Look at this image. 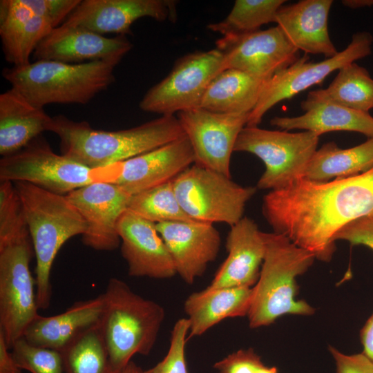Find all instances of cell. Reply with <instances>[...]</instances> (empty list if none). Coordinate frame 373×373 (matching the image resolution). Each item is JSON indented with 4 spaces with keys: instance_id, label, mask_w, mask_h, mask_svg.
I'll list each match as a JSON object with an SVG mask.
<instances>
[{
    "instance_id": "obj_18",
    "label": "cell",
    "mask_w": 373,
    "mask_h": 373,
    "mask_svg": "<svg viewBox=\"0 0 373 373\" xmlns=\"http://www.w3.org/2000/svg\"><path fill=\"white\" fill-rule=\"evenodd\" d=\"M155 227L177 274L187 284L202 276L218 255L221 237L211 223L175 221L156 223Z\"/></svg>"
},
{
    "instance_id": "obj_31",
    "label": "cell",
    "mask_w": 373,
    "mask_h": 373,
    "mask_svg": "<svg viewBox=\"0 0 373 373\" xmlns=\"http://www.w3.org/2000/svg\"><path fill=\"white\" fill-rule=\"evenodd\" d=\"M285 0H236L229 14L207 28L222 37L243 35L276 22V14Z\"/></svg>"
},
{
    "instance_id": "obj_20",
    "label": "cell",
    "mask_w": 373,
    "mask_h": 373,
    "mask_svg": "<svg viewBox=\"0 0 373 373\" xmlns=\"http://www.w3.org/2000/svg\"><path fill=\"white\" fill-rule=\"evenodd\" d=\"M194 162L192 146L184 135L119 162L118 175L113 183L133 195L173 180Z\"/></svg>"
},
{
    "instance_id": "obj_3",
    "label": "cell",
    "mask_w": 373,
    "mask_h": 373,
    "mask_svg": "<svg viewBox=\"0 0 373 373\" xmlns=\"http://www.w3.org/2000/svg\"><path fill=\"white\" fill-rule=\"evenodd\" d=\"M264 238L265 254L247 315L253 329L268 326L284 315L315 312L305 300L296 299V278L312 265L314 255L283 235L264 233Z\"/></svg>"
},
{
    "instance_id": "obj_45",
    "label": "cell",
    "mask_w": 373,
    "mask_h": 373,
    "mask_svg": "<svg viewBox=\"0 0 373 373\" xmlns=\"http://www.w3.org/2000/svg\"><path fill=\"white\" fill-rule=\"evenodd\" d=\"M257 373H278L276 367H268L264 365L262 366Z\"/></svg>"
},
{
    "instance_id": "obj_30",
    "label": "cell",
    "mask_w": 373,
    "mask_h": 373,
    "mask_svg": "<svg viewBox=\"0 0 373 373\" xmlns=\"http://www.w3.org/2000/svg\"><path fill=\"white\" fill-rule=\"evenodd\" d=\"M373 167V138L348 149L334 142L317 149L309 161L304 178L318 182L358 175Z\"/></svg>"
},
{
    "instance_id": "obj_33",
    "label": "cell",
    "mask_w": 373,
    "mask_h": 373,
    "mask_svg": "<svg viewBox=\"0 0 373 373\" xmlns=\"http://www.w3.org/2000/svg\"><path fill=\"white\" fill-rule=\"evenodd\" d=\"M127 209L155 224L195 221L181 207L173 180L131 195Z\"/></svg>"
},
{
    "instance_id": "obj_24",
    "label": "cell",
    "mask_w": 373,
    "mask_h": 373,
    "mask_svg": "<svg viewBox=\"0 0 373 373\" xmlns=\"http://www.w3.org/2000/svg\"><path fill=\"white\" fill-rule=\"evenodd\" d=\"M53 28L21 0L0 1V37L6 60L19 66L30 58Z\"/></svg>"
},
{
    "instance_id": "obj_38",
    "label": "cell",
    "mask_w": 373,
    "mask_h": 373,
    "mask_svg": "<svg viewBox=\"0 0 373 373\" xmlns=\"http://www.w3.org/2000/svg\"><path fill=\"white\" fill-rule=\"evenodd\" d=\"M265 364L252 348L239 350L213 364L218 373H257Z\"/></svg>"
},
{
    "instance_id": "obj_5",
    "label": "cell",
    "mask_w": 373,
    "mask_h": 373,
    "mask_svg": "<svg viewBox=\"0 0 373 373\" xmlns=\"http://www.w3.org/2000/svg\"><path fill=\"white\" fill-rule=\"evenodd\" d=\"M118 64L110 60L80 64L36 60L5 68L2 76L12 88L39 107L51 104H86L113 83Z\"/></svg>"
},
{
    "instance_id": "obj_2",
    "label": "cell",
    "mask_w": 373,
    "mask_h": 373,
    "mask_svg": "<svg viewBox=\"0 0 373 373\" xmlns=\"http://www.w3.org/2000/svg\"><path fill=\"white\" fill-rule=\"evenodd\" d=\"M48 131L60 139L61 154L90 169H102L143 154L185 135L177 117L161 115L118 131L95 129L85 121L52 117Z\"/></svg>"
},
{
    "instance_id": "obj_13",
    "label": "cell",
    "mask_w": 373,
    "mask_h": 373,
    "mask_svg": "<svg viewBox=\"0 0 373 373\" xmlns=\"http://www.w3.org/2000/svg\"><path fill=\"white\" fill-rule=\"evenodd\" d=\"M249 115L218 113L200 107L178 113V121L193 149L194 164L231 177V157Z\"/></svg>"
},
{
    "instance_id": "obj_15",
    "label": "cell",
    "mask_w": 373,
    "mask_h": 373,
    "mask_svg": "<svg viewBox=\"0 0 373 373\" xmlns=\"http://www.w3.org/2000/svg\"><path fill=\"white\" fill-rule=\"evenodd\" d=\"M87 224L84 244L99 251H112L120 243L117 224L131 195L111 182H95L65 195Z\"/></svg>"
},
{
    "instance_id": "obj_35",
    "label": "cell",
    "mask_w": 373,
    "mask_h": 373,
    "mask_svg": "<svg viewBox=\"0 0 373 373\" xmlns=\"http://www.w3.org/2000/svg\"><path fill=\"white\" fill-rule=\"evenodd\" d=\"M18 366L30 373H66L60 352L32 345L23 338L12 347Z\"/></svg>"
},
{
    "instance_id": "obj_34",
    "label": "cell",
    "mask_w": 373,
    "mask_h": 373,
    "mask_svg": "<svg viewBox=\"0 0 373 373\" xmlns=\"http://www.w3.org/2000/svg\"><path fill=\"white\" fill-rule=\"evenodd\" d=\"M30 236L21 198L12 182L0 184V246Z\"/></svg>"
},
{
    "instance_id": "obj_26",
    "label": "cell",
    "mask_w": 373,
    "mask_h": 373,
    "mask_svg": "<svg viewBox=\"0 0 373 373\" xmlns=\"http://www.w3.org/2000/svg\"><path fill=\"white\" fill-rule=\"evenodd\" d=\"M252 287L211 288L190 294L184 310L189 322L188 338L200 336L222 321L247 316Z\"/></svg>"
},
{
    "instance_id": "obj_32",
    "label": "cell",
    "mask_w": 373,
    "mask_h": 373,
    "mask_svg": "<svg viewBox=\"0 0 373 373\" xmlns=\"http://www.w3.org/2000/svg\"><path fill=\"white\" fill-rule=\"evenodd\" d=\"M66 373H122L112 365L99 326L85 332L61 352Z\"/></svg>"
},
{
    "instance_id": "obj_27",
    "label": "cell",
    "mask_w": 373,
    "mask_h": 373,
    "mask_svg": "<svg viewBox=\"0 0 373 373\" xmlns=\"http://www.w3.org/2000/svg\"><path fill=\"white\" fill-rule=\"evenodd\" d=\"M270 124L287 131H311L319 137L331 131H354L373 138V117L369 113L332 103L315 104L298 117H274Z\"/></svg>"
},
{
    "instance_id": "obj_23",
    "label": "cell",
    "mask_w": 373,
    "mask_h": 373,
    "mask_svg": "<svg viewBox=\"0 0 373 373\" xmlns=\"http://www.w3.org/2000/svg\"><path fill=\"white\" fill-rule=\"evenodd\" d=\"M332 3V0H302L282 6L275 23L298 50L332 58L338 53L328 32Z\"/></svg>"
},
{
    "instance_id": "obj_22",
    "label": "cell",
    "mask_w": 373,
    "mask_h": 373,
    "mask_svg": "<svg viewBox=\"0 0 373 373\" xmlns=\"http://www.w3.org/2000/svg\"><path fill=\"white\" fill-rule=\"evenodd\" d=\"M104 310L103 294L73 303L51 316L39 314L26 329L23 338L30 344L62 352L88 330L100 325Z\"/></svg>"
},
{
    "instance_id": "obj_12",
    "label": "cell",
    "mask_w": 373,
    "mask_h": 373,
    "mask_svg": "<svg viewBox=\"0 0 373 373\" xmlns=\"http://www.w3.org/2000/svg\"><path fill=\"white\" fill-rule=\"evenodd\" d=\"M373 37L368 32L354 34L349 45L341 52L320 62H309L306 55L264 83L258 102L250 113L246 126H258L265 114L274 105L293 97L307 88L321 83L325 77L344 66L364 58L372 52Z\"/></svg>"
},
{
    "instance_id": "obj_42",
    "label": "cell",
    "mask_w": 373,
    "mask_h": 373,
    "mask_svg": "<svg viewBox=\"0 0 373 373\" xmlns=\"http://www.w3.org/2000/svg\"><path fill=\"white\" fill-rule=\"evenodd\" d=\"M360 338L363 353L373 361V313L361 329Z\"/></svg>"
},
{
    "instance_id": "obj_19",
    "label": "cell",
    "mask_w": 373,
    "mask_h": 373,
    "mask_svg": "<svg viewBox=\"0 0 373 373\" xmlns=\"http://www.w3.org/2000/svg\"><path fill=\"white\" fill-rule=\"evenodd\" d=\"M117 230L130 276L166 279L177 275L155 223L126 209L119 220Z\"/></svg>"
},
{
    "instance_id": "obj_14",
    "label": "cell",
    "mask_w": 373,
    "mask_h": 373,
    "mask_svg": "<svg viewBox=\"0 0 373 373\" xmlns=\"http://www.w3.org/2000/svg\"><path fill=\"white\" fill-rule=\"evenodd\" d=\"M216 45L224 55L227 69L238 70L264 82L299 58V50L278 26L222 37Z\"/></svg>"
},
{
    "instance_id": "obj_7",
    "label": "cell",
    "mask_w": 373,
    "mask_h": 373,
    "mask_svg": "<svg viewBox=\"0 0 373 373\" xmlns=\"http://www.w3.org/2000/svg\"><path fill=\"white\" fill-rule=\"evenodd\" d=\"M118 171V163L90 169L58 155L41 135L23 149L0 160L1 181L26 182L64 195L92 183H113Z\"/></svg>"
},
{
    "instance_id": "obj_44",
    "label": "cell",
    "mask_w": 373,
    "mask_h": 373,
    "mask_svg": "<svg viewBox=\"0 0 373 373\" xmlns=\"http://www.w3.org/2000/svg\"><path fill=\"white\" fill-rule=\"evenodd\" d=\"M142 370L132 361L126 366L122 373H143Z\"/></svg>"
},
{
    "instance_id": "obj_25",
    "label": "cell",
    "mask_w": 373,
    "mask_h": 373,
    "mask_svg": "<svg viewBox=\"0 0 373 373\" xmlns=\"http://www.w3.org/2000/svg\"><path fill=\"white\" fill-rule=\"evenodd\" d=\"M52 117L12 88L0 95V154L12 155L48 131Z\"/></svg>"
},
{
    "instance_id": "obj_6",
    "label": "cell",
    "mask_w": 373,
    "mask_h": 373,
    "mask_svg": "<svg viewBox=\"0 0 373 373\" xmlns=\"http://www.w3.org/2000/svg\"><path fill=\"white\" fill-rule=\"evenodd\" d=\"M103 295L100 333L112 365L122 372L134 355L151 352L164 321L165 310L117 278L109 279Z\"/></svg>"
},
{
    "instance_id": "obj_8",
    "label": "cell",
    "mask_w": 373,
    "mask_h": 373,
    "mask_svg": "<svg viewBox=\"0 0 373 373\" xmlns=\"http://www.w3.org/2000/svg\"><path fill=\"white\" fill-rule=\"evenodd\" d=\"M318 140V135L308 131L290 133L245 126L237 138L234 151L250 153L263 162L265 170L257 189L277 190L304 178Z\"/></svg>"
},
{
    "instance_id": "obj_11",
    "label": "cell",
    "mask_w": 373,
    "mask_h": 373,
    "mask_svg": "<svg viewBox=\"0 0 373 373\" xmlns=\"http://www.w3.org/2000/svg\"><path fill=\"white\" fill-rule=\"evenodd\" d=\"M225 69L224 55L217 48L189 53L178 59L169 75L146 93L140 108L161 115L199 108L210 83Z\"/></svg>"
},
{
    "instance_id": "obj_29",
    "label": "cell",
    "mask_w": 373,
    "mask_h": 373,
    "mask_svg": "<svg viewBox=\"0 0 373 373\" xmlns=\"http://www.w3.org/2000/svg\"><path fill=\"white\" fill-rule=\"evenodd\" d=\"M321 103H332L351 109L369 113L373 109V79L366 68L350 63L338 70L327 88L309 92L301 102V108Z\"/></svg>"
},
{
    "instance_id": "obj_28",
    "label": "cell",
    "mask_w": 373,
    "mask_h": 373,
    "mask_svg": "<svg viewBox=\"0 0 373 373\" xmlns=\"http://www.w3.org/2000/svg\"><path fill=\"white\" fill-rule=\"evenodd\" d=\"M265 82L242 71L227 68L210 83L200 108L225 114H250Z\"/></svg>"
},
{
    "instance_id": "obj_21",
    "label": "cell",
    "mask_w": 373,
    "mask_h": 373,
    "mask_svg": "<svg viewBox=\"0 0 373 373\" xmlns=\"http://www.w3.org/2000/svg\"><path fill=\"white\" fill-rule=\"evenodd\" d=\"M226 249L227 257L208 287H253L258 280L265 254L264 232L254 220L243 217L231 227Z\"/></svg>"
},
{
    "instance_id": "obj_1",
    "label": "cell",
    "mask_w": 373,
    "mask_h": 373,
    "mask_svg": "<svg viewBox=\"0 0 373 373\" xmlns=\"http://www.w3.org/2000/svg\"><path fill=\"white\" fill-rule=\"evenodd\" d=\"M262 211L274 233L329 262L336 234L353 221L373 217V167L325 182L302 178L271 190L263 198Z\"/></svg>"
},
{
    "instance_id": "obj_41",
    "label": "cell",
    "mask_w": 373,
    "mask_h": 373,
    "mask_svg": "<svg viewBox=\"0 0 373 373\" xmlns=\"http://www.w3.org/2000/svg\"><path fill=\"white\" fill-rule=\"evenodd\" d=\"M3 334L0 332V373H21L12 353L9 352Z\"/></svg>"
},
{
    "instance_id": "obj_40",
    "label": "cell",
    "mask_w": 373,
    "mask_h": 373,
    "mask_svg": "<svg viewBox=\"0 0 373 373\" xmlns=\"http://www.w3.org/2000/svg\"><path fill=\"white\" fill-rule=\"evenodd\" d=\"M336 373H373V361L362 353L346 354L330 346Z\"/></svg>"
},
{
    "instance_id": "obj_43",
    "label": "cell",
    "mask_w": 373,
    "mask_h": 373,
    "mask_svg": "<svg viewBox=\"0 0 373 373\" xmlns=\"http://www.w3.org/2000/svg\"><path fill=\"white\" fill-rule=\"evenodd\" d=\"M342 3L352 9L368 7L373 5V0H343Z\"/></svg>"
},
{
    "instance_id": "obj_39",
    "label": "cell",
    "mask_w": 373,
    "mask_h": 373,
    "mask_svg": "<svg viewBox=\"0 0 373 373\" xmlns=\"http://www.w3.org/2000/svg\"><path fill=\"white\" fill-rule=\"evenodd\" d=\"M343 240L352 245H362L373 250V217L358 219L343 227L335 240Z\"/></svg>"
},
{
    "instance_id": "obj_9",
    "label": "cell",
    "mask_w": 373,
    "mask_h": 373,
    "mask_svg": "<svg viewBox=\"0 0 373 373\" xmlns=\"http://www.w3.org/2000/svg\"><path fill=\"white\" fill-rule=\"evenodd\" d=\"M178 200L193 220L231 227L243 218L256 186H243L220 172L192 164L173 180Z\"/></svg>"
},
{
    "instance_id": "obj_16",
    "label": "cell",
    "mask_w": 373,
    "mask_h": 373,
    "mask_svg": "<svg viewBox=\"0 0 373 373\" xmlns=\"http://www.w3.org/2000/svg\"><path fill=\"white\" fill-rule=\"evenodd\" d=\"M176 4L173 0H84L64 23L102 35L126 36L131 25L142 17L175 21Z\"/></svg>"
},
{
    "instance_id": "obj_17",
    "label": "cell",
    "mask_w": 373,
    "mask_h": 373,
    "mask_svg": "<svg viewBox=\"0 0 373 373\" xmlns=\"http://www.w3.org/2000/svg\"><path fill=\"white\" fill-rule=\"evenodd\" d=\"M132 47L125 35L108 37L82 26L63 23L41 41L32 55L35 61L80 64L110 60L119 63Z\"/></svg>"
},
{
    "instance_id": "obj_10",
    "label": "cell",
    "mask_w": 373,
    "mask_h": 373,
    "mask_svg": "<svg viewBox=\"0 0 373 373\" xmlns=\"http://www.w3.org/2000/svg\"><path fill=\"white\" fill-rule=\"evenodd\" d=\"M30 236L0 246V332L10 349L39 315Z\"/></svg>"
},
{
    "instance_id": "obj_36",
    "label": "cell",
    "mask_w": 373,
    "mask_h": 373,
    "mask_svg": "<svg viewBox=\"0 0 373 373\" xmlns=\"http://www.w3.org/2000/svg\"><path fill=\"white\" fill-rule=\"evenodd\" d=\"M189 322L187 318L178 319L174 324L169 350L164 358L143 373H188L185 346L188 339Z\"/></svg>"
},
{
    "instance_id": "obj_4",
    "label": "cell",
    "mask_w": 373,
    "mask_h": 373,
    "mask_svg": "<svg viewBox=\"0 0 373 373\" xmlns=\"http://www.w3.org/2000/svg\"><path fill=\"white\" fill-rule=\"evenodd\" d=\"M36 256L35 289L39 309L48 308L51 299L52 266L61 246L83 235L87 224L66 195L26 182H15Z\"/></svg>"
},
{
    "instance_id": "obj_37",
    "label": "cell",
    "mask_w": 373,
    "mask_h": 373,
    "mask_svg": "<svg viewBox=\"0 0 373 373\" xmlns=\"http://www.w3.org/2000/svg\"><path fill=\"white\" fill-rule=\"evenodd\" d=\"M53 28L61 25L80 3L81 0H21Z\"/></svg>"
}]
</instances>
